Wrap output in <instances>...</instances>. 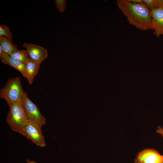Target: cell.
<instances>
[{"label":"cell","instance_id":"obj_9","mask_svg":"<svg viewBox=\"0 0 163 163\" xmlns=\"http://www.w3.org/2000/svg\"><path fill=\"white\" fill-rule=\"evenodd\" d=\"M40 63L35 61L30 58L25 64V78L30 84H32L37 74Z\"/></svg>","mask_w":163,"mask_h":163},{"label":"cell","instance_id":"obj_12","mask_svg":"<svg viewBox=\"0 0 163 163\" xmlns=\"http://www.w3.org/2000/svg\"><path fill=\"white\" fill-rule=\"evenodd\" d=\"M26 50H17L10 55L13 58L20 61L25 64L30 58Z\"/></svg>","mask_w":163,"mask_h":163},{"label":"cell","instance_id":"obj_18","mask_svg":"<svg viewBox=\"0 0 163 163\" xmlns=\"http://www.w3.org/2000/svg\"><path fill=\"white\" fill-rule=\"evenodd\" d=\"M5 54H6L3 51L2 47L0 46V57L3 56Z\"/></svg>","mask_w":163,"mask_h":163},{"label":"cell","instance_id":"obj_8","mask_svg":"<svg viewBox=\"0 0 163 163\" xmlns=\"http://www.w3.org/2000/svg\"><path fill=\"white\" fill-rule=\"evenodd\" d=\"M136 159L141 163H161L163 155L156 150L148 149L139 153Z\"/></svg>","mask_w":163,"mask_h":163},{"label":"cell","instance_id":"obj_21","mask_svg":"<svg viewBox=\"0 0 163 163\" xmlns=\"http://www.w3.org/2000/svg\"><path fill=\"white\" fill-rule=\"evenodd\" d=\"M161 163H163V161Z\"/></svg>","mask_w":163,"mask_h":163},{"label":"cell","instance_id":"obj_13","mask_svg":"<svg viewBox=\"0 0 163 163\" xmlns=\"http://www.w3.org/2000/svg\"><path fill=\"white\" fill-rule=\"evenodd\" d=\"M0 36H4L10 41L12 40V35L9 28L4 24L0 25Z\"/></svg>","mask_w":163,"mask_h":163},{"label":"cell","instance_id":"obj_4","mask_svg":"<svg viewBox=\"0 0 163 163\" xmlns=\"http://www.w3.org/2000/svg\"><path fill=\"white\" fill-rule=\"evenodd\" d=\"M21 101L29 121L42 126L46 124V118L42 115L38 106L29 99L27 94L25 91Z\"/></svg>","mask_w":163,"mask_h":163},{"label":"cell","instance_id":"obj_6","mask_svg":"<svg viewBox=\"0 0 163 163\" xmlns=\"http://www.w3.org/2000/svg\"><path fill=\"white\" fill-rule=\"evenodd\" d=\"M22 46L26 49L30 58L35 61L41 63L48 57L47 50L40 46L24 43Z\"/></svg>","mask_w":163,"mask_h":163},{"label":"cell","instance_id":"obj_10","mask_svg":"<svg viewBox=\"0 0 163 163\" xmlns=\"http://www.w3.org/2000/svg\"><path fill=\"white\" fill-rule=\"evenodd\" d=\"M0 58L1 61L3 63L17 70L21 73L24 77L25 78V64L6 54Z\"/></svg>","mask_w":163,"mask_h":163},{"label":"cell","instance_id":"obj_16","mask_svg":"<svg viewBox=\"0 0 163 163\" xmlns=\"http://www.w3.org/2000/svg\"><path fill=\"white\" fill-rule=\"evenodd\" d=\"M155 9L160 8L163 10V0H156Z\"/></svg>","mask_w":163,"mask_h":163},{"label":"cell","instance_id":"obj_19","mask_svg":"<svg viewBox=\"0 0 163 163\" xmlns=\"http://www.w3.org/2000/svg\"><path fill=\"white\" fill-rule=\"evenodd\" d=\"M26 163H37L33 161H31L29 159H27L26 161Z\"/></svg>","mask_w":163,"mask_h":163},{"label":"cell","instance_id":"obj_14","mask_svg":"<svg viewBox=\"0 0 163 163\" xmlns=\"http://www.w3.org/2000/svg\"><path fill=\"white\" fill-rule=\"evenodd\" d=\"M55 5L57 9L60 12H64L66 7V0H55Z\"/></svg>","mask_w":163,"mask_h":163},{"label":"cell","instance_id":"obj_20","mask_svg":"<svg viewBox=\"0 0 163 163\" xmlns=\"http://www.w3.org/2000/svg\"><path fill=\"white\" fill-rule=\"evenodd\" d=\"M135 163H141L136 159L135 160Z\"/></svg>","mask_w":163,"mask_h":163},{"label":"cell","instance_id":"obj_5","mask_svg":"<svg viewBox=\"0 0 163 163\" xmlns=\"http://www.w3.org/2000/svg\"><path fill=\"white\" fill-rule=\"evenodd\" d=\"M42 127L29 120L21 134L30 139L37 146L41 147H45L46 144L42 133Z\"/></svg>","mask_w":163,"mask_h":163},{"label":"cell","instance_id":"obj_17","mask_svg":"<svg viewBox=\"0 0 163 163\" xmlns=\"http://www.w3.org/2000/svg\"><path fill=\"white\" fill-rule=\"evenodd\" d=\"M130 2L135 3H143V0H128Z\"/></svg>","mask_w":163,"mask_h":163},{"label":"cell","instance_id":"obj_11","mask_svg":"<svg viewBox=\"0 0 163 163\" xmlns=\"http://www.w3.org/2000/svg\"><path fill=\"white\" fill-rule=\"evenodd\" d=\"M0 46L5 53L10 56L13 52L18 50L16 45L4 36H0Z\"/></svg>","mask_w":163,"mask_h":163},{"label":"cell","instance_id":"obj_3","mask_svg":"<svg viewBox=\"0 0 163 163\" xmlns=\"http://www.w3.org/2000/svg\"><path fill=\"white\" fill-rule=\"evenodd\" d=\"M24 91L20 77L18 76L8 79L5 85L0 91V97L7 102L8 106L21 101Z\"/></svg>","mask_w":163,"mask_h":163},{"label":"cell","instance_id":"obj_1","mask_svg":"<svg viewBox=\"0 0 163 163\" xmlns=\"http://www.w3.org/2000/svg\"><path fill=\"white\" fill-rule=\"evenodd\" d=\"M117 6L131 25L142 30L151 29V11L144 3L118 0Z\"/></svg>","mask_w":163,"mask_h":163},{"label":"cell","instance_id":"obj_15","mask_svg":"<svg viewBox=\"0 0 163 163\" xmlns=\"http://www.w3.org/2000/svg\"><path fill=\"white\" fill-rule=\"evenodd\" d=\"M156 0H143L144 3L151 11L155 8Z\"/></svg>","mask_w":163,"mask_h":163},{"label":"cell","instance_id":"obj_2","mask_svg":"<svg viewBox=\"0 0 163 163\" xmlns=\"http://www.w3.org/2000/svg\"><path fill=\"white\" fill-rule=\"evenodd\" d=\"M10 110L6 121L11 130L21 134L29 121L21 101L8 106Z\"/></svg>","mask_w":163,"mask_h":163},{"label":"cell","instance_id":"obj_7","mask_svg":"<svg viewBox=\"0 0 163 163\" xmlns=\"http://www.w3.org/2000/svg\"><path fill=\"white\" fill-rule=\"evenodd\" d=\"M152 16L151 30L157 37H163V10L156 8L151 11Z\"/></svg>","mask_w":163,"mask_h":163}]
</instances>
